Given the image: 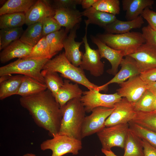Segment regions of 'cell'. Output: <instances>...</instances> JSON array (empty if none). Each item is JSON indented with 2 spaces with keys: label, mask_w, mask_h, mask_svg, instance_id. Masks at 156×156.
Returning a JSON list of instances; mask_svg holds the SVG:
<instances>
[{
  "label": "cell",
  "mask_w": 156,
  "mask_h": 156,
  "mask_svg": "<svg viewBox=\"0 0 156 156\" xmlns=\"http://www.w3.org/2000/svg\"><path fill=\"white\" fill-rule=\"evenodd\" d=\"M68 33L65 29L62 28L46 36L51 58L64 48V42Z\"/></svg>",
  "instance_id": "28"
},
{
  "label": "cell",
  "mask_w": 156,
  "mask_h": 156,
  "mask_svg": "<svg viewBox=\"0 0 156 156\" xmlns=\"http://www.w3.org/2000/svg\"><path fill=\"white\" fill-rule=\"evenodd\" d=\"M33 47L20 39L15 41L5 48L0 53V61L4 63L15 58H22L28 56Z\"/></svg>",
  "instance_id": "18"
},
{
  "label": "cell",
  "mask_w": 156,
  "mask_h": 156,
  "mask_svg": "<svg viewBox=\"0 0 156 156\" xmlns=\"http://www.w3.org/2000/svg\"><path fill=\"white\" fill-rule=\"evenodd\" d=\"M82 148L81 140L58 134L51 139L44 141L40 145L41 150L52 151L51 156H62L69 153L77 155Z\"/></svg>",
  "instance_id": "6"
},
{
  "label": "cell",
  "mask_w": 156,
  "mask_h": 156,
  "mask_svg": "<svg viewBox=\"0 0 156 156\" xmlns=\"http://www.w3.org/2000/svg\"><path fill=\"white\" fill-rule=\"evenodd\" d=\"M61 110L62 117L58 134L81 140V130L86 112L80 98L70 100L61 107Z\"/></svg>",
  "instance_id": "3"
},
{
  "label": "cell",
  "mask_w": 156,
  "mask_h": 156,
  "mask_svg": "<svg viewBox=\"0 0 156 156\" xmlns=\"http://www.w3.org/2000/svg\"><path fill=\"white\" fill-rule=\"evenodd\" d=\"M140 75L142 79L147 83L156 82V68L143 71Z\"/></svg>",
  "instance_id": "42"
},
{
  "label": "cell",
  "mask_w": 156,
  "mask_h": 156,
  "mask_svg": "<svg viewBox=\"0 0 156 156\" xmlns=\"http://www.w3.org/2000/svg\"><path fill=\"white\" fill-rule=\"evenodd\" d=\"M147 21L152 29L156 31V12L151 10L149 8H146L140 15Z\"/></svg>",
  "instance_id": "41"
},
{
  "label": "cell",
  "mask_w": 156,
  "mask_h": 156,
  "mask_svg": "<svg viewBox=\"0 0 156 156\" xmlns=\"http://www.w3.org/2000/svg\"><path fill=\"white\" fill-rule=\"evenodd\" d=\"M61 27V26L53 17L45 19L42 21L43 37L60 30Z\"/></svg>",
  "instance_id": "38"
},
{
  "label": "cell",
  "mask_w": 156,
  "mask_h": 156,
  "mask_svg": "<svg viewBox=\"0 0 156 156\" xmlns=\"http://www.w3.org/2000/svg\"><path fill=\"white\" fill-rule=\"evenodd\" d=\"M128 124L129 129L135 134L156 147V132L147 129L131 122Z\"/></svg>",
  "instance_id": "35"
},
{
  "label": "cell",
  "mask_w": 156,
  "mask_h": 156,
  "mask_svg": "<svg viewBox=\"0 0 156 156\" xmlns=\"http://www.w3.org/2000/svg\"><path fill=\"white\" fill-rule=\"evenodd\" d=\"M101 151L105 156H118L116 155L111 150L107 151L101 149Z\"/></svg>",
  "instance_id": "46"
},
{
  "label": "cell",
  "mask_w": 156,
  "mask_h": 156,
  "mask_svg": "<svg viewBox=\"0 0 156 156\" xmlns=\"http://www.w3.org/2000/svg\"><path fill=\"white\" fill-rule=\"evenodd\" d=\"M55 9L52 6L50 1L38 0L25 14V24L29 26L42 22L45 19L53 17Z\"/></svg>",
  "instance_id": "15"
},
{
  "label": "cell",
  "mask_w": 156,
  "mask_h": 156,
  "mask_svg": "<svg viewBox=\"0 0 156 156\" xmlns=\"http://www.w3.org/2000/svg\"><path fill=\"white\" fill-rule=\"evenodd\" d=\"M47 89L45 83L31 77L23 75L22 82L17 95L25 97L34 95Z\"/></svg>",
  "instance_id": "25"
},
{
  "label": "cell",
  "mask_w": 156,
  "mask_h": 156,
  "mask_svg": "<svg viewBox=\"0 0 156 156\" xmlns=\"http://www.w3.org/2000/svg\"><path fill=\"white\" fill-rule=\"evenodd\" d=\"M19 101L36 125L48 131L50 136L53 138L58 133L62 117L61 108L49 90L21 97Z\"/></svg>",
  "instance_id": "1"
},
{
  "label": "cell",
  "mask_w": 156,
  "mask_h": 156,
  "mask_svg": "<svg viewBox=\"0 0 156 156\" xmlns=\"http://www.w3.org/2000/svg\"><path fill=\"white\" fill-rule=\"evenodd\" d=\"M153 111H156V95H155L153 101Z\"/></svg>",
  "instance_id": "47"
},
{
  "label": "cell",
  "mask_w": 156,
  "mask_h": 156,
  "mask_svg": "<svg viewBox=\"0 0 156 156\" xmlns=\"http://www.w3.org/2000/svg\"><path fill=\"white\" fill-rule=\"evenodd\" d=\"M98 0H82L81 5L82 8L87 9L92 7Z\"/></svg>",
  "instance_id": "44"
},
{
  "label": "cell",
  "mask_w": 156,
  "mask_h": 156,
  "mask_svg": "<svg viewBox=\"0 0 156 156\" xmlns=\"http://www.w3.org/2000/svg\"><path fill=\"white\" fill-rule=\"evenodd\" d=\"M24 31L22 27L8 28L0 30V50L12 42L20 39Z\"/></svg>",
  "instance_id": "32"
},
{
  "label": "cell",
  "mask_w": 156,
  "mask_h": 156,
  "mask_svg": "<svg viewBox=\"0 0 156 156\" xmlns=\"http://www.w3.org/2000/svg\"><path fill=\"white\" fill-rule=\"evenodd\" d=\"M96 37L109 47L122 52L125 57L135 52L146 42L142 33L138 32L119 34L106 33L99 34Z\"/></svg>",
  "instance_id": "4"
},
{
  "label": "cell",
  "mask_w": 156,
  "mask_h": 156,
  "mask_svg": "<svg viewBox=\"0 0 156 156\" xmlns=\"http://www.w3.org/2000/svg\"><path fill=\"white\" fill-rule=\"evenodd\" d=\"M120 87L116 92L121 97L126 98L129 102L136 103L148 89L147 84L140 75L131 77L119 84Z\"/></svg>",
  "instance_id": "12"
},
{
  "label": "cell",
  "mask_w": 156,
  "mask_h": 156,
  "mask_svg": "<svg viewBox=\"0 0 156 156\" xmlns=\"http://www.w3.org/2000/svg\"><path fill=\"white\" fill-rule=\"evenodd\" d=\"M142 30L146 42L156 47V31L148 25L143 27Z\"/></svg>",
  "instance_id": "39"
},
{
  "label": "cell",
  "mask_w": 156,
  "mask_h": 156,
  "mask_svg": "<svg viewBox=\"0 0 156 156\" xmlns=\"http://www.w3.org/2000/svg\"><path fill=\"white\" fill-rule=\"evenodd\" d=\"M26 16L23 13L7 14L0 16V29L22 27L25 24Z\"/></svg>",
  "instance_id": "30"
},
{
  "label": "cell",
  "mask_w": 156,
  "mask_h": 156,
  "mask_svg": "<svg viewBox=\"0 0 156 156\" xmlns=\"http://www.w3.org/2000/svg\"><path fill=\"white\" fill-rule=\"evenodd\" d=\"M92 41L98 47L101 58L107 59L112 67L107 72L115 76L118 73V68L125 56L122 52L114 49L101 41L97 37L91 36Z\"/></svg>",
  "instance_id": "16"
},
{
  "label": "cell",
  "mask_w": 156,
  "mask_h": 156,
  "mask_svg": "<svg viewBox=\"0 0 156 156\" xmlns=\"http://www.w3.org/2000/svg\"><path fill=\"white\" fill-rule=\"evenodd\" d=\"M81 12L76 9L59 8L55 9L53 17L68 33L82 20Z\"/></svg>",
  "instance_id": "19"
},
{
  "label": "cell",
  "mask_w": 156,
  "mask_h": 156,
  "mask_svg": "<svg viewBox=\"0 0 156 156\" xmlns=\"http://www.w3.org/2000/svg\"><path fill=\"white\" fill-rule=\"evenodd\" d=\"M49 59L33 58L18 59L0 68V76L17 74L32 77L45 83L41 71L44 65Z\"/></svg>",
  "instance_id": "5"
},
{
  "label": "cell",
  "mask_w": 156,
  "mask_h": 156,
  "mask_svg": "<svg viewBox=\"0 0 156 156\" xmlns=\"http://www.w3.org/2000/svg\"><path fill=\"white\" fill-rule=\"evenodd\" d=\"M83 93L77 83L73 84L70 80L65 79L55 99L61 108L71 99L81 98Z\"/></svg>",
  "instance_id": "20"
},
{
  "label": "cell",
  "mask_w": 156,
  "mask_h": 156,
  "mask_svg": "<svg viewBox=\"0 0 156 156\" xmlns=\"http://www.w3.org/2000/svg\"><path fill=\"white\" fill-rule=\"evenodd\" d=\"M122 98L116 92L106 94L101 93L97 90H89L83 92L80 100L86 112L89 113L98 107L114 108L115 104Z\"/></svg>",
  "instance_id": "8"
},
{
  "label": "cell",
  "mask_w": 156,
  "mask_h": 156,
  "mask_svg": "<svg viewBox=\"0 0 156 156\" xmlns=\"http://www.w3.org/2000/svg\"><path fill=\"white\" fill-rule=\"evenodd\" d=\"M81 13L82 16L88 18L87 19L84 20L86 27H87L89 24H92L104 28L117 19L114 15L96 10L92 7Z\"/></svg>",
  "instance_id": "21"
},
{
  "label": "cell",
  "mask_w": 156,
  "mask_h": 156,
  "mask_svg": "<svg viewBox=\"0 0 156 156\" xmlns=\"http://www.w3.org/2000/svg\"><path fill=\"white\" fill-rule=\"evenodd\" d=\"M78 27V25L70 31L63 44L66 58L72 64L76 67L80 66L81 63L83 54L79 50V47L83 43V41L79 42L75 40L77 37L76 30Z\"/></svg>",
  "instance_id": "17"
},
{
  "label": "cell",
  "mask_w": 156,
  "mask_h": 156,
  "mask_svg": "<svg viewBox=\"0 0 156 156\" xmlns=\"http://www.w3.org/2000/svg\"><path fill=\"white\" fill-rule=\"evenodd\" d=\"M42 37V21L28 26L20 39L33 47Z\"/></svg>",
  "instance_id": "29"
},
{
  "label": "cell",
  "mask_w": 156,
  "mask_h": 156,
  "mask_svg": "<svg viewBox=\"0 0 156 156\" xmlns=\"http://www.w3.org/2000/svg\"><path fill=\"white\" fill-rule=\"evenodd\" d=\"M128 123L118 124L106 127L96 133L102 146V149L107 151L116 146L124 148L127 132Z\"/></svg>",
  "instance_id": "7"
},
{
  "label": "cell",
  "mask_w": 156,
  "mask_h": 156,
  "mask_svg": "<svg viewBox=\"0 0 156 156\" xmlns=\"http://www.w3.org/2000/svg\"><path fill=\"white\" fill-rule=\"evenodd\" d=\"M155 94L147 89L139 99L134 104L136 112H148L153 111Z\"/></svg>",
  "instance_id": "36"
},
{
  "label": "cell",
  "mask_w": 156,
  "mask_h": 156,
  "mask_svg": "<svg viewBox=\"0 0 156 156\" xmlns=\"http://www.w3.org/2000/svg\"><path fill=\"white\" fill-rule=\"evenodd\" d=\"M96 10L116 15L120 11L119 0H98L92 7Z\"/></svg>",
  "instance_id": "34"
},
{
  "label": "cell",
  "mask_w": 156,
  "mask_h": 156,
  "mask_svg": "<svg viewBox=\"0 0 156 156\" xmlns=\"http://www.w3.org/2000/svg\"><path fill=\"white\" fill-rule=\"evenodd\" d=\"M53 72L59 73L63 77L82 85L89 90L101 91L100 86L87 79L83 69L74 66L67 60L64 52L49 60L43 67L41 73L44 77L46 74Z\"/></svg>",
  "instance_id": "2"
},
{
  "label": "cell",
  "mask_w": 156,
  "mask_h": 156,
  "mask_svg": "<svg viewBox=\"0 0 156 156\" xmlns=\"http://www.w3.org/2000/svg\"><path fill=\"white\" fill-rule=\"evenodd\" d=\"M23 58L51 59L49 46L46 36H43L33 47L28 56Z\"/></svg>",
  "instance_id": "33"
},
{
  "label": "cell",
  "mask_w": 156,
  "mask_h": 156,
  "mask_svg": "<svg viewBox=\"0 0 156 156\" xmlns=\"http://www.w3.org/2000/svg\"><path fill=\"white\" fill-rule=\"evenodd\" d=\"M144 23L143 18L140 15L131 21H123L117 19L104 29L107 33L122 34L129 32L133 29L140 28Z\"/></svg>",
  "instance_id": "23"
},
{
  "label": "cell",
  "mask_w": 156,
  "mask_h": 156,
  "mask_svg": "<svg viewBox=\"0 0 156 156\" xmlns=\"http://www.w3.org/2000/svg\"><path fill=\"white\" fill-rule=\"evenodd\" d=\"M147 84L148 89L156 95V82L147 83Z\"/></svg>",
  "instance_id": "45"
},
{
  "label": "cell",
  "mask_w": 156,
  "mask_h": 156,
  "mask_svg": "<svg viewBox=\"0 0 156 156\" xmlns=\"http://www.w3.org/2000/svg\"><path fill=\"white\" fill-rule=\"evenodd\" d=\"M85 34L82 38L84 44L85 53L83 54L80 67L83 70L89 71L94 76L98 77L103 75L104 65L101 61V57L98 49H92L87 39V28L85 27Z\"/></svg>",
  "instance_id": "10"
},
{
  "label": "cell",
  "mask_w": 156,
  "mask_h": 156,
  "mask_svg": "<svg viewBox=\"0 0 156 156\" xmlns=\"http://www.w3.org/2000/svg\"><path fill=\"white\" fill-rule=\"evenodd\" d=\"M35 0H8L0 8V16L17 13L25 14L36 2Z\"/></svg>",
  "instance_id": "27"
},
{
  "label": "cell",
  "mask_w": 156,
  "mask_h": 156,
  "mask_svg": "<svg viewBox=\"0 0 156 156\" xmlns=\"http://www.w3.org/2000/svg\"><path fill=\"white\" fill-rule=\"evenodd\" d=\"M134 104L126 98H122L115 104L113 111L105 121V127L128 123L131 121L135 117L137 112Z\"/></svg>",
  "instance_id": "11"
},
{
  "label": "cell",
  "mask_w": 156,
  "mask_h": 156,
  "mask_svg": "<svg viewBox=\"0 0 156 156\" xmlns=\"http://www.w3.org/2000/svg\"><path fill=\"white\" fill-rule=\"evenodd\" d=\"M23 156H36L35 155L31 153H27L24 155Z\"/></svg>",
  "instance_id": "48"
},
{
  "label": "cell",
  "mask_w": 156,
  "mask_h": 156,
  "mask_svg": "<svg viewBox=\"0 0 156 156\" xmlns=\"http://www.w3.org/2000/svg\"><path fill=\"white\" fill-rule=\"evenodd\" d=\"M23 75L1 77L0 78V99L17 94Z\"/></svg>",
  "instance_id": "24"
},
{
  "label": "cell",
  "mask_w": 156,
  "mask_h": 156,
  "mask_svg": "<svg viewBox=\"0 0 156 156\" xmlns=\"http://www.w3.org/2000/svg\"><path fill=\"white\" fill-rule=\"evenodd\" d=\"M136 112L135 117L130 122L156 132V111Z\"/></svg>",
  "instance_id": "31"
},
{
  "label": "cell",
  "mask_w": 156,
  "mask_h": 156,
  "mask_svg": "<svg viewBox=\"0 0 156 156\" xmlns=\"http://www.w3.org/2000/svg\"><path fill=\"white\" fill-rule=\"evenodd\" d=\"M144 156H156V147L142 139Z\"/></svg>",
  "instance_id": "43"
},
{
  "label": "cell",
  "mask_w": 156,
  "mask_h": 156,
  "mask_svg": "<svg viewBox=\"0 0 156 156\" xmlns=\"http://www.w3.org/2000/svg\"><path fill=\"white\" fill-rule=\"evenodd\" d=\"M123 156H144L142 140L129 129L126 137Z\"/></svg>",
  "instance_id": "26"
},
{
  "label": "cell",
  "mask_w": 156,
  "mask_h": 156,
  "mask_svg": "<svg viewBox=\"0 0 156 156\" xmlns=\"http://www.w3.org/2000/svg\"><path fill=\"white\" fill-rule=\"evenodd\" d=\"M82 0H55L53 1V8L75 9L77 5L81 4Z\"/></svg>",
  "instance_id": "40"
},
{
  "label": "cell",
  "mask_w": 156,
  "mask_h": 156,
  "mask_svg": "<svg viewBox=\"0 0 156 156\" xmlns=\"http://www.w3.org/2000/svg\"><path fill=\"white\" fill-rule=\"evenodd\" d=\"M122 9L126 12L125 17L127 21L133 20L142 13L147 8L153 4V0H122Z\"/></svg>",
  "instance_id": "22"
},
{
  "label": "cell",
  "mask_w": 156,
  "mask_h": 156,
  "mask_svg": "<svg viewBox=\"0 0 156 156\" xmlns=\"http://www.w3.org/2000/svg\"><path fill=\"white\" fill-rule=\"evenodd\" d=\"M129 55L136 61L142 72L156 68V47L146 42Z\"/></svg>",
  "instance_id": "14"
},
{
  "label": "cell",
  "mask_w": 156,
  "mask_h": 156,
  "mask_svg": "<svg viewBox=\"0 0 156 156\" xmlns=\"http://www.w3.org/2000/svg\"><path fill=\"white\" fill-rule=\"evenodd\" d=\"M44 77L47 89L50 91L55 98L60 89L63 85L64 81L57 72L47 73Z\"/></svg>",
  "instance_id": "37"
},
{
  "label": "cell",
  "mask_w": 156,
  "mask_h": 156,
  "mask_svg": "<svg viewBox=\"0 0 156 156\" xmlns=\"http://www.w3.org/2000/svg\"><path fill=\"white\" fill-rule=\"evenodd\" d=\"M114 109L99 107L93 109L92 113L86 116L81 130V137L83 139L97 133L105 127V122Z\"/></svg>",
  "instance_id": "9"
},
{
  "label": "cell",
  "mask_w": 156,
  "mask_h": 156,
  "mask_svg": "<svg viewBox=\"0 0 156 156\" xmlns=\"http://www.w3.org/2000/svg\"><path fill=\"white\" fill-rule=\"evenodd\" d=\"M125 57L121 62V68L120 71L110 81L100 86L103 91H107L108 86L110 84L117 83L119 84L131 77L140 75L142 72L134 59L129 55Z\"/></svg>",
  "instance_id": "13"
}]
</instances>
